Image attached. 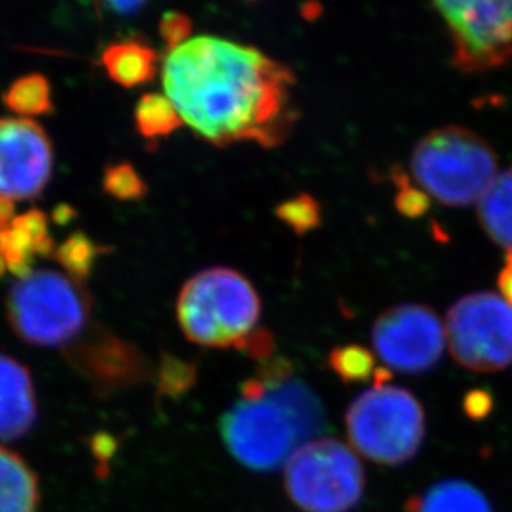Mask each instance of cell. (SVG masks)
Wrapping results in <instances>:
<instances>
[{"mask_svg": "<svg viewBox=\"0 0 512 512\" xmlns=\"http://www.w3.org/2000/svg\"><path fill=\"white\" fill-rule=\"evenodd\" d=\"M445 343V324L426 305L390 307L372 327L373 350L395 372H428L440 362Z\"/></svg>", "mask_w": 512, "mask_h": 512, "instance_id": "cell-10", "label": "cell"}, {"mask_svg": "<svg viewBox=\"0 0 512 512\" xmlns=\"http://www.w3.org/2000/svg\"><path fill=\"white\" fill-rule=\"evenodd\" d=\"M7 309L15 334L39 347H65L90 319V300L78 281L47 269L20 277Z\"/></svg>", "mask_w": 512, "mask_h": 512, "instance_id": "cell-6", "label": "cell"}, {"mask_svg": "<svg viewBox=\"0 0 512 512\" xmlns=\"http://www.w3.org/2000/svg\"><path fill=\"white\" fill-rule=\"evenodd\" d=\"M397 186L400 191L397 194V209L408 218H420L430 208V198L421 191L418 186H410L405 176L398 174Z\"/></svg>", "mask_w": 512, "mask_h": 512, "instance_id": "cell-24", "label": "cell"}, {"mask_svg": "<svg viewBox=\"0 0 512 512\" xmlns=\"http://www.w3.org/2000/svg\"><path fill=\"white\" fill-rule=\"evenodd\" d=\"M178 322L191 342L249 352L261 330V299L246 277L214 267L199 272L179 294Z\"/></svg>", "mask_w": 512, "mask_h": 512, "instance_id": "cell-3", "label": "cell"}, {"mask_svg": "<svg viewBox=\"0 0 512 512\" xmlns=\"http://www.w3.org/2000/svg\"><path fill=\"white\" fill-rule=\"evenodd\" d=\"M330 367L345 382H367L377 373L373 353L360 345L335 348L330 355Z\"/></svg>", "mask_w": 512, "mask_h": 512, "instance_id": "cell-21", "label": "cell"}, {"mask_svg": "<svg viewBox=\"0 0 512 512\" xmlns=\"http://www.w3.org/2000/svg\"><path fill=\"white\" fill-rule=\"evenodd\" d=\"M4 102L20 118L44 115L52 110V90L47 78L39 73L15 80L5 92Z\"/></svg>", "mask_w": 512, "mask_h": 512, "instance_id": "cell-18", "label": "cell"}, {"mask_svg": "<svg viewBox=\"0 0 512 512\" xmlns=\"http://www.w3.org/2000/svg\"><path fill=\"white\" fill-rule=\"evenodd\" d=\"M161 37L165 39L170 50L176 49L184 44L186 40L191 39V20L188 15L179 14V12H168L163 17L160 25Z\"/></svg>", "mask_w": 512, "mask_h": 512, "instance_id": "cell-25", "label": "cell"}, {"mask_svg": "<svg viewBox=\"0 0 512 512\" xmlns=\"http://www.w3.org/2000/svg\"><path fill=\"white\" fill-rule=\"evenodd\" d=\"M410 512H493L488 499L473 484L445 479L408 503Z\"/></svg>", "mask_w": 512, "mask_h": 512, "instance_id": "cell-16", "label": "cell"}, {"mask_svg": "<svg viewBox=\"0 0 512 512\" xmlns=\"http://www.w3.org/2000/svg\"><path fill=\"white\" fill-rule=\"evenodd\" d=\"M14 218V204L0 201V229L5 228Z\"/></svg>", "mask_w": 512, "mask_h": 512, "instance_id": "cell-28", "label": "cell"}, {"mask_svg": "<svg viewBox=\"0 0 512 512\" xmlns=\"http://www.w3.org/2000/svg\"><path fill=\"white\" fill-rule=\"evenodd\" d=\"M453 44L451 63L484 73L512 60V2H436Z\"/></svg>", "mask_w": 512, "mask_h": 512, "instance_id": "cell-9", "label": "cell"}, {"mask_svg": "<svg viewBox=\"0 0 512 512\" xmlns=\"http://www.w3.org/2000/svg\"><path fill=\"white\" fill-rule=\"evenodd\" d=\"M57 261L65 267L68 276L75 281H83L90 276L97 257L102 249L82 232H75L55 249Z\"/></svg>", "mask_w": 512, "mask_h": 512, "instance_id": "cell-20", "label": "cell"}, {"mask_svg": "<svg viewBox=\"0 0 512 512\" xmlns=\"http://www.w3.org/2000/svg\"><path fill=\"white\" fill-rule=\"evenodd\" d=\"M410 173L428 198L451 208H464L478 203L498 176V156L473 130L441 126L416 143Z\"/></svg>", "mask_w": 512, "mask_h": 512, "instance_id": "cell-4", "label": "cell"}, {"mask_svg": "<svg viewBox=\"0 0 512 512\" xmlns=\"http://www.w3.org/2000/svg\"><path fill=\"white\" fill-rule=\"evenodd\" d=\"M478 219L496 244L512 251V168L498 173L478 201Z\"/></svg>", "mask_w": 512, "mask_h": 512, "instance_id": "cell-17", "label": "cell"}, {"mask_svg": "<svg viewBox=\"0 0 512 512\" xmlns=\"http://www.w3.org/2000/svg\"><path fill=\"white\" fill-rule=\"evenodd\" d=\"M108 7H110L115 14H133L135 10H140L143 4H141V2H110Z\"/></svg>", "mask_w": 512, "mask_h": 512, "instance_id": "cell-27", "label": "cell"}, {"mask_svg": "<svg viewBox=\"0 0 512 512\" xmlns=\"http://www.w3.org/2000/svg\"><path fill=\"white\" fill-rule=\"evenodd\" d=\"M388 378L387 370H377L373 387L348 406L345 428L353 450L363 458L398 466L420 450L425 411L413 393L388 383Z\"/></svg>", "mask_w": 512, "mask_h": 512, "instance_id": "cell-5", "label": "cell"}, {"mask_svg": "<svg viewBox=\"0 0 512 512\" xmlns=\"http://www.w3.org/2000/svg\"><path fill=\"white\" fill-rule=\"evenodd\" d=\"M161 77L183 123L214 145L279 146L299 116L290 68L216 35L191 37L170 50Z\"/></svg>", "mask_w": 512, "mask_h": 512, "instance_id": "cell-1", "label": "cell"}, {"mask_svg": "<svg viewBox=\"0 0 512 512\" xmlns=\"http://www.w3.org/2000/svg\"><path fill=\"white\" fill-rule=\"evenodd\" d=\"M136 126L145 138H163L183 125L178 110L165 93H148L135 110Z\"/></svg>", "mask_w": 512, "mask_h": 512, "instance_id": "cell-19", "label": "cell"}, {"mask_svg": "<svg viewBox=\"0 0 512 512\" xmlns=\"http://www.w3.org/2000/svg\"><path fill=\"white\" fill-rule=\"evenodd\" d=\"M277 218L302 236L312 229L319 228L322 211L317 199L309 194H299L277 208Z\"/></svg>", "mask_w": 512, "mask_h": 512, "instance_id": "cell-22", "label": "cell"}, {"mask_svg": "<svg viewBox=\"0 0 512 512\" xmlns=\"http://www.w3.org/2000/svg\"><path fill=\"white\" fill-rule=\"evenodd\" d=\"M54 252L49 223L40 211L15 216L0 229V274L10 271L20 279L34 271L32 266L37 257Z\"/></svg>", "mask_w": 512, "mask_h": 512, "instance_id": "cell-12", "label": "cell"}, {"mask_svg": "<svg viewBox=\"0 0 512 512\" xmlns=\"http://www.w3.org/2000/svg\"><path fill=\"white\" fill-rule=\"evenodd\" d=\"M37 418L34 382L15 358L0 355V441H15L29 433Z\"/></svg>", "mask_w": 512, "mask_h": 512, "instance_id": "cell-13", "label": "cell"}, {"mask_svg": "<svg viewBox=\"0 0 512 512\" xmlns=\"http://www.w3.org/2000/svg\"><path fill=\"white\" fill-rule=\"evenodd\" d=\"M324 428L319 398L284 360H271L226 413L223 436L239 463L271 471Z\"/></svg>", "mask_w": 512, "mask_h": 512, "instance_id": "cell-2", "label": "cell"}, {"mask_svg": "<svg viewBox=\"0 0 512 512\" xmlns=\"http://www.w3.org/2000/svg\"><path fill=\"white\" fill-rule=\"evenodd\" d=\"M446 342L469 372L494 373L512 365V309L501 295L473 292L446 314Z\"/></svg>", "mask_w": 512, "mask_h": 512, "instance_id": "cell-8", "label": "cell"}, {"mask_svg": "<svg viewBox=\"0 0 512 512\" xmlns=\"http://www.w3.org/2000/svg\"><path fill=\"white\" fill-rule=\"evenodd\" d=\"M498 289L501 292V297L512 309V251H508L504 257V266L501 267L498 276Z\"/></svg>", "mask_w": 512, "mask_h": 512, "instance_id": "cell-26", "label": "cell"}, {"mask_svg": "<svg viewBox=\"0 0 512 512\" xmlns=\"http://www.w3.org/2000/svg\"><path fill=\"white\" fill-rule=\"evenodd\" d=\"M103 186L113 198L128 201V199H140L145 196L146 188L140 174L136 173L135 168L130 165L110 166L105 171Z\"/></svg>", "mask_w": 512, "mask_h": 512, "instance_id": "cell-23", "label": "cell"}, {"mask_svg": "<svg viewBox=\"0 0 512 512\" xmlns=\"http://www.w3.org/2000/svg\"><path fill=\"white\" fill-rule=\"evenodd\" d=\"M108 75L123 87H138L156 75L158 55L148 45L126 40L107 47L102 55Z\"/></svg>", "mask_w": 512, "mask_h": 512, "instance_id": "cell-15", "label": "cell"}, {"mask_svg": "<svg viewBox=\"0 0 512 512\" xmlns=\"http://www.w3.org/2000/svg\"><path fill=\"white\" fill-rule=\"evenodd\" d=\"M37 478L24 459L0 446V512H35Z\"/></svg>", "mask_w": 512, "mask_h": 512, "instance_id": "cell-14", "label": "cell"}, {"mask_svg": "<svg viewBox=\"0 0 512 512\" xmlns=\"http://www.w3.org/2000/svg\"><path fill=\"white\" fill-rule=\"evenodd\" d=\"M52 166V145L39 123L0 118V201L35 198L49 183Z\"/></svg>", "mask_w": 512, "mask_h": 512, "instance_id": "cell-11", "label": "cell"}, {"mask_svg": "<svg viewBox=\"0 0 512 512\" xmlns=\"http://www.w3.org/2000/svg\"><path fill=\"white\" fill-rule=\"evenodd\" d=\"M285 489L304 512H348L365 489L357 455L335 438L310 440L285 463Z\"/></svg>", "mask_w": 512, "mask_h": 512, "instance_id": "cell-7", "label": "cell"}]
</instances>
